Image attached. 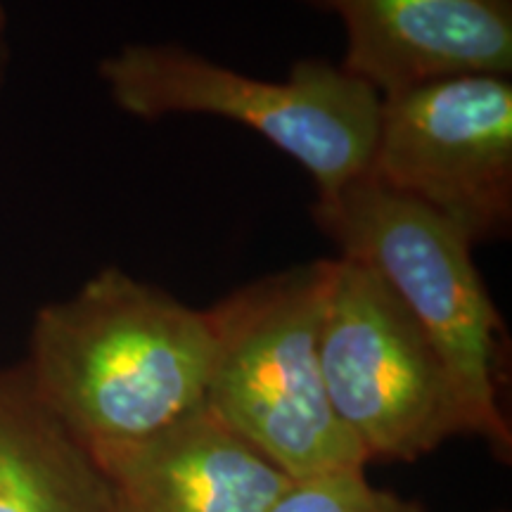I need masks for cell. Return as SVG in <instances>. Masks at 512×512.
I'll use <instances>...</instances> for the list:
<instances>
[{
    "label": "cell",
    "instance_id": "obj_8",
    "mask_svg": "<svg viewBox=\"0 0 512 512\" xmlns=\"http://www.w3.org/2000/svg\"><path fill=\"white\" fill-rule=\"evenodd\" d=\"M93 458L124 512H271L292 484L207 406Z\"/></svg>",
    "mask_w": 512,
    "mask_h": 512
},
{
    "label": "cell",
    "instance_id": "obj_5",
    "mask_svg": "<svg viewBox=\"0 0 512 512\" xmlns=\"http://www.w3.org/2000/svg\"><path fill=\"white\" fill-rule=\"evenodd\" d=\"M332 411L370 460H415L472 434L451 375L373 268L330 256L318 332Z\"/></svg>",
    "mask_w": 512,
    "mask_h": 512
},
{
    "label": "cell",
    "instance_id": "obj_6",
    "mask_svg": "<svg viewBox=\"0 0 512 512\" xmlns=\"http://www.w3.org/2000/svg\"><path fill=\"white\" fill-rule=\"evenodd\" d=\"M368 178L472 247L512 233V79L448 76L382 95Z\"/></svg>",
    "mask_w": 512,
    "mask_h": 512
},
{
    "label": "cell",
    "instance_id": "obj_1",
    "mask_svg": "<svg viewBox=\"0 0 512 512\" xmlns=\"http://www.w3.org/2000/svg\"><path fill=\"white\" fill-rule=\"evenodd\" d=\"M214 344L207 309L110 266L36 313L22 366L95 456L202 411Z\"/></svg>",
    "mask_w": 512,
    "mask_h": 512
},
{
    "label": "cell",
    "instance_id": "obj_10",
    "mask_svg": "<svg viewBox=\"0 0 512 512\" xmlns=\"http://www.w3.org/2000/svg\"><path fill=\"white\" fill-rule=\"evenodd\" d=\"M271 512H422L387 489L368 482L366 467L297 479Z\"/></svg>",
    "mask_w": 512,
    "mask_h": 512
},
{
    "label": "cell",
    "instance_id": "obj_2",
    "mask_svg": "<svg viewBox=\"0 0 512 512\" xmlns=\"http://www.w3.org/2000/svg\"><path fill=\"white\" fill-rule=\"evenodd\" d=\"M98 72L114 105L140 121L216 117L249 128L302 166L316 197L370 169L382 95L342 64L306 57L268 81L181 43H126Z\"/></svg>",
    "mask_w": 512,
    "mask_h": 512
},
{
    "label": "cell",
    "instance_id": "obj_7",
    "mask_svg": "<svg viewBox=\"0 0 512 512\" xmlns=\"http://www.w3.org/2000/svg\"><path fill=\"white\" fill-rule=\"evenodd\" d=\"M304 3L342 22L339 64L380 95L448 76H512V0Z\"/></svg>",
    "mask_w": 512,
    "mask_h": 512
},
{
    "label": "cell",
    "instance_id": "obj_4",
    "mask_svg": "<svg viewBox=\"0 0 512 512\" xmlns=\"http://www.w3.org/2000/svg\"><path fill=\"white\" fill-rule=\"evenodd\" d=\"M311 219L337 256L366 264L392 287L444 361L470 432L508 453L503 318L475 264V247L430 209L368 176L316 197Z\"/></svg>",
    "mask_w": 512,
    "mask_h": 512
},
{
    "label": "cell",
    "instance_id": "obj_11",
    "mask_svg": "<svg viewBox=\"0 0 512 512\" xmlns=\"http://www.w3.org/2000/svg\"><path fill=\"white\" fill-rule=\"evenodd\" d=\"M5 67H8V41H5V15L0 8V88L5 81Z\"/></svg>",
    "mask_w": 512,
    "mask_h": 512
},
{
    "label": "cell",
    "instance_id": "obj_9",
    "mask_svg": "<svg viewBox=\"0 0 512 512\" xmlns=\"http://www.w3.org/2000/svg\"><path fill=\"white\" fill-rule=\"evenodd\" d=\"M0 512H124L93 453L36 394L0 370Z\"/></svg>",
    "mask_w": 512,
    "mask_h": 512
},
{
    "label": "cell",
    "instance_id": "obj_3",
    "mask_svg": "<svg viewBox=\"0 0 512 512\" xmlns=\"http://www.w3.org/2000/svg\"><path fill=\"white\" fill-rule=\"evenodd\" d=\"M330 259L268 273L211 306L207 408L292 482L366 467L332 411L318 332Z\"/></svg>",
    "mask_w": 512,
    "mask_h": 512
}]
</instances>
